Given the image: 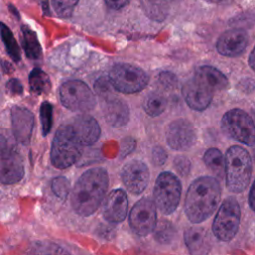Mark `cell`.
Segmentation results:
<instances>
[{"instance_id":"obj_1","label":"cell","mask_w":255,"mask_h":255,"mask_svg":"<svg viewBox=\"0 0 255 255\" xmlns=\"http://www.w3.org/2000/svg\"><path fill=\"white\" fill-rule=\"evenodd\" d=\"M221 197V187L217 178L201 176L192 181L185 196L184 211L192 223H200L209 218L217 208Z\"/></svg>"},{"instance_id":"obj_2","label":"cell","mask_w":255,"mask_h":255,"mask_svg":"<svg viewBox=\"0 0 255 255\" xmlns=\"http://www.w3.org/2000/svg\"><path fill=\"white\" fill-rule=\"evenodd\" d=\"M109 186V176L103 168L84 172L72 190V206L83 216L93 214L102 203Z\"/></svg>"},{"instance_id":"obj_3","label":"cell","mask_w":255,"mask_h":255,"mask_svg":"<svg viewBox=\"0 0 255 255\" xmlns=\"http://www.w3.org/2000/svg\"><path fill=\"white\" fill-rule=\"evenodd\" d=\"M252 172L251 157L240 145L230 146L225 154L226 186L234 193H240L249 184Z\"/></svg>"},{"instance_id":"obj_4","label":"cell","mask_w":255,"mask_h":255,"mask_svg":"<svg viewBox=\"0 0 255 255\" xmlns=\"http://www.w3.org/2000/svg\"><path fill=\"white\" fill-rule=\"evenodd\" d=\"M82 154V145L73 135L69 125L61 126L54 136L51 161L58 168H67L78 161Z\"/></svg>"},{"instance_id":"obj_5","label":"cell","mask_w":255,"mask_h":255,"mask_svg":"<svg viewBox=\"0 0 255 255\" xmlns=\"http://www.w3.org/2000/svg\"><path fill=\"white\" fill-rule=\"evenodd\" d=\"M221 128L228 137L251 146L255 143V124L241 109L227 111L221 120Z\"/></svg>"},{"instance_id":"obj_6","label":"cell","mask_w":255,"mask_h":255,"mask_svg":"<svg viewBox=\"0 0 255 255\" xmlns=\"http://www.w3.org/2000/svg\"><path fill=\"white\" fill-rule=\"evenodd\" d=\"M109 79L114 89L123 94L140 92L147 86L149 80L142 69L126 63L116 64L110 71Z\"/></svg>"},{"instance_id":"obj_7","label":"cell","mask_w":255,"mask_h":255,"mask_svg":"<svg viewBox=\"0 0 255 255\" xmlns=\"http://www.w3.org/2000/svg\"><path fill=\"white\" fill-rule=\"evenodd\" d=\"M240 215V206L235 197L225 198L213 220L214 236L221 241H230L238 231Z\"/></svg>"},{"instance_id":"obj_8","label":"cell","mask_w":255,"mask_h":255,"mask_svg":"<svg viewBox=\"0 0 255 255\" xmlns=\"http://www.w3.org/2000/svg\"><path fill=\"white\" fill-rule=\"evenodd\" d=\"M24 175V162L10 137L0 132V182L17 183Z\"/></svg>"},{"instance_id":"obj_9","label":"cell","mask_w":255,"mask_h":255,"mask_svg":"<svg viewBox=\"0 0 255 255\" xmlns=\"http://www.w3.org/2000/svg\"><path fill=\"white\" fill-rule=\"evenodd\" d=\"M181 196V183L169 171L161 172L155 181L153 198L156 207L163 214H171L179 204Z\"/></svg>"},{"instance_id":"obj_10","label":"cell","mask_w":255,"mask_h":255,"mask_svg":"<svg viewBox=\"0 0 255 255\" xmlns=\"http://www.w3.org/2000/svg\"><path fill=\"white\" fill-rule=\"evenodd\" d=\"M60 100L67 109L75 112H88L96 106L94 93L80 80L65 82L60 88Z\"/></svg>"},{"instance_id":"obj_11","label":"cell","mask_w":255,"mask_h":255,"mask_svg":"<svg viewBox=\"0 0 255 255\" xmlns=\"http://www.w3.org/2000/svg\"><path fill=\"white\" fill-rule=\"evenodd\" d=\"M157 222L156 205L153 200L143 197L137 201L129 213V226L139 236L151 233Z\"/></svg>"},{"instance_id":"obj_12","label":"cell","mask_w":255,"mask_h":255,"mask_svg":"<svg viewBox=\"0 0 255 255\" xmlns=\"http://www.w3.org/2000/svg\"><path fill=\"white\" fill-rule=\"evenodd\" d=\"M168 146L174 150H186L196 141L193 125L185 119H176L168 124L165 129Z\"/></svg>"},{"instance_id":"obj_13","label":"cell","mask_w":255,"mask_h":255,"mask_svg":"<svg viewBox=\"0 0 255 255\" xmlns=\"http://www.w3.org/2000/svg\"><path fill=\"white\" fill-rule=\"evenodd\" d=\"M181 92L186 104L195 111L205 110L210 105L214 93L204 81L195 75L184 83Z\"/></svg>"},{"instance_id":"obj_14","label":"cell","mask_w":255,"mask_h":255,"mask_svg":"<svg viewBox=\"0 0 255 255\" xmlns=\"http://www.w3.org/2000/svg\"><path fill=\"white\" fill-rule=\"evenodd\" d=\"M121 177L126 188L132 194H140L149 182V169L140 160H130L127 162L121 172Z\"/></svg>"},{"instance_id":"obj_15","label":"cell","mask_w":255,"mask_h":255,"mask_svg":"<svg viewBox=\"0 0 255 255\" xmlns=\"http://www.w3.org/2000/svg\"><path fill=\"white\" fill-rule=\"evenodd\" d=\"M68 125L73 135L81 145H91L100 137V126L90 115H78Z\"/></svg>"},{"instance_id":"obj_16","label":"cell","mask_w":255,"mask_h":255,"mask_svg":"<svg viewBox=\"0 0 255 255\" xmlns=\"http://www.w3.org/2000/svg\"><path fill=\"white\" fill-rule=\"evenodd\" d=\"M128 200L127 193L123 189L112 190L103 203V215L111 223L122 222L128 213Z\"/></svg>"},{"instance_id":"obj_17","label":"cell","mask_w":255,"mask_h":255,"mask_svg":"<svg viewBox=\"0 0 255 255\" xmlns=\"http://www.w3.org/2000/svg\"><path fill=\"white\" fill-rule=\"evenodd\" d=\"M247 44L248 36L244 30L231 29L218 38L216 49L222 56L237 57L245 51Z\"/></svg>"},{"instance_id":"obj_18","label":"cell","mask_w":255,"mask_h":255,"mask_svg":"<svg viewBox=\"0 0 255 255\" xmlns=\"http://www.w3.org/2000/svg\"><path fill=\"white\" fill-rule=\"evenodd\" d=\"M11 118L16 140L24 144L29 143L34 128L33 114L26 108L15 106L11 110Z\"/></svg>"},{"instance_id":"obj_19","label":"cell","mask_w":255,"mask_h":255,"mask_svg":"<svg viewBox=\"0 0 255 255\" xmlns=\"http://www.w3.org/2000/svg\"><path fill=\"white\" fill-rule=\"evenodd\" d=\"M103 111L107 122L116 128L123 127L129 120V109L128 104L122 99L114 96L104 99Z\"/></svg>"},{"instance_id":"obj_20","label":"cell","mask_w":255,"mask_h":255,"mask_svg":"<svg viewBox=\"0 0 255 255\" xmlns=\"http://www.w3.org/2000/svg\"><path fill=\"white\" fill-rule=\"evenodd\" d=\"M184 242L190 254L204 255L211 250V240L204 227L191 226L184 231Z\"/></svg>"},{"instance_id":"obj_21","label":"cell","mask_w":255,"mask_h":255,"mask_svg":"<svg viewBox=\"0 0 255 255\" xmlns=\"http://www.w3.org/2000/svg\"><path fill=\"white\" fill-rule=\"evenodd\" d=\"M194 75L204 81L214 92L225 90L229 85L225 75L212 66H200L195 70Z\"/></svg>"},{"instance_id":"obj_22","label":"cell","mask_w":255,"mask_h":255,"mask_svg":"<svg viewBox=\"0 0 255 255\" xmlns=\"http://www.w3.org/2000/svg\"><path fill=\"white\" fill-rule=\"evenodd\" d=\"M203 162L208 170L219 179L225 175V158L218 148H208L203 155Z\"/></svg>"},{"instance_id":"obj_23","label":"cell","mask_w":255,"mask_h":255,"mask_svg":"<svg viewBox=\"0 0 255 255\" xmlns=\"http://www.w3.org/2000/svg\"><path fill=\"white\" fill-rule=\"evenodd\" d=\"M22 44L25 54L30 59H38L41 56V45L36 33L28 26H22Z\"/></svg>"},{"instance_id":"obj_24","label":"cell","mask_w":255,"mask_h":255,"mask_svg":"<svg viewBox=\"0 0 255 255\" xmlns=\"http://www.w3.org/2000/svg\"><path fill=\"white\" fill-rule=\"evenodd\" d=\"M142 106L147 115L151 117H157L166 109L167 100L159 92H150L144 98Z\"/></svg>"},{"instance_id":"obj_25","label":"cell","mask_w":255,"mask_h":255,"mask_svg":"<svg viewBox=\"0 0 255 255\" xmlns=\"http://www.w3.org/2000/svg\"><path fill=\"white\" fill-rule=\"evenodd\" d=\"M152 232L155 240L160 244L171 243L176 235V229L172 222L163 218L156 222Z\"/></svg>"},{"instance_id":"obj_26","label":"cell","mask_w":255,"mask_h":255,"mask_svg":"<svg viewBox=\"0 0 255 255\" xmlns=\"http://www.w3.org/2000/svg\"><path fill=\"white\" fill-rule=\"evenodd\" d=\"M0 34L2 37V40L5 44L6 50L8 52V54L10 55V57L15 61V62H19L21 59V52H20V48L14 38V35L12 33V31L10 30V28L8 26H6L4 23L0 22Z\"/></svg>"},{"instance_id":"obj_27","label":"cell","mask_w":255,"mask_h":255,"mask_svg":"<svg viewBox=\"0 0 255 255\" xmlns=\"http://www.w3.org/2000/svg\"><path fill=\"white\" fill-rule=\"evenodd\" d=\"M29 82L31 89L37 94L47 92L50 88V81L48 76L40 69H34L31 72Z\"/></svg>"},{"instance_id":"obj_28","label":"cell","mask_w":255,"mask_h":255,"mask_svg":"<svg viewBox=\"0 0 255 255\" xmlns=\"http://www.w3.org/2000/svg\"><path fill=\"white\" fill-rule=\"evenodd\" d=\"M79 0H52L53 8L56 14L61 18H69Z\"/></svg>"},{"instance_id":"obj_29","label":"cell","mask_w":255,"mask_h":255,"mask_svg":"<svg viewBox=\"0 0 255 255\" xmlns=\"http://www.w3.org/2000/svg\"><path fill=\"white\" fill-rule=\"evenodd\" d=\"M40 118L42 124V132L45 136L50 132L53 123V107L49 102H44L41 105Z\"/></svg>"},{"instance_id":"obj_30","label":"cell","mask_w":255,"mask_h":255,"mask_svg":"<svg viewBox=\"0 0 255 255\" xmlns=\"http://www.w3.org/2000/svg\"><path fill=\"white\" fill-rule=\"evenodd\" d=\"M157 82L159 86L166 91L174 90L177 88V85H178L177 77L172 72H169V71L161 72L157 77Z\"/></svg>"},{"instance_id":"obj_31","label":"cell","mask_w":255,"mask_h":255,"mask_svg":"<svg viewBox=\"0 0 255 255\" xmlns=\"http://www.w3.org/2000/svg\"><path fill=\"white\" fill-rule=\"evenodd\" d=\"M95 89L103 99H107L113 96L114 87L110 79L107 77H102L98 79L97 82L95 83Z\"/></svg>"},{"instance_id":"obj_32","label":"cell","mask_w":255,"mask_h":255,"mask_svg":"<svg viewBox=\"0 0 255 255\" xmlns=\"http://www.w3.org/2000/svg\"><path fill=\"white\" fill-rule=\"evenodd\" d=\"M173 166L176 172L183 177L188 175L191 170V162L185 155H176L173 159Z\"/></svg>"},{"instance_id":"obj_33","label":"cell","mask_w":255,"mask_h":255,"mask_svg":"<svg viewBox=\"0 0 255 255\" xmlns=\"http://www.w3.org/2000/svg\"><path fill=\"white\" fill-rule=\"evenodd\" d=\"M52 190L54 191V193L61 197V198H65L69 191H70V182L67 178L65 177H57L53 180L52 182Z\"/></svg>"},{"instance_id":"obj_34","label":"cell","mask_w":255,"mask_h":255,"mask_svg":"<svg viewBox=\"0 0 255 255\" xmlns=\"http://www.w3.org/2000/svg\"><path fill=\"white\" fill-rule=\"evenodd\" d=\"M167 159V153L160 145H155L151 149V162L153 165L162 166Z\"/></svg>"},{"instance_id":"obj_35","label":"cell","mask_w":255,"mask_h":255,"mask_svg":"<svg viewBox=\"0 0 255 255\" xmlns=\"http://www.w3.org/2000/svg\"><path fill=\"white\" fill-rule=\"evenodd\" d=\"M7 88H8V90H9L12 94H15V95L22 94V91H23V88H22L21 83H20L18 80H16V79H12V80L7 84Z\"/></svg>"},{"instance_id":"obj_36","label":"cell","mask_w":255,"mask_h":255,"mask_svg":"<svg viewBox=\"0 0 255 255\" xmlns=\"http://www.w3.org/2000/svg\"><path fill=\"white\" fill-rule=\"evenodd\" d=\"M129 0H105L107 6L114 10H119L125 7Z\"/></svg>"},{"instance_id":"obj_37","label":"cell","mask_w":255,"mask_h":255,"mask_svg":"<svg viewBox=\"0 0 255 255\" xmlns=\"http://www.w3.org/2000/svg\"><path fill=\"white\" fill-rule=\"evenodd\" d=\"M248 203L250 208L255 212V179L251 185L249 195H248Z\"/></svg>"},{"instance_id":"obj_38","label":"cell","mask_w":255,"mask_h":255,"mask_svg":"<svg viewBox=\"0 0 255 255\" xmlns=\"http://www.w3.org/2000/svg\"><path fill=\"white\" fill-rule=\"evenodd\" d=\"M248 62H249V66L251 67V69L255 71V47L253 48L252 52L250 53V56H249V60H248Z\"/></svg>"},{"instance_id":"obj_39","label":"cell","mask_w":255,"mask_h":255,"mask_svg":"<svg viewBox=\"0 0 255 255\" xmlns=\"http://www.w3.org/2000/svg\"><path fill=\"white\" fill-rule=\"evenodd\" d=\"M207 1L213 2V3H218V2H221V1H223V0H207Z\"/></svg>"},{"instance_id":"obj_40","label":"cell","mask_w":255,"mask_h":255,"mask_svg":"<svg viewBox=\"0 0 255 255\" xmlns=\"http://www.w3.org/2000/svg\"><path fill=\"white\" fill-rule=\"evenodd\" d=\"M253 158H254V160H255V148H254V150H253Z\"/></svg>"}]
</instances>
